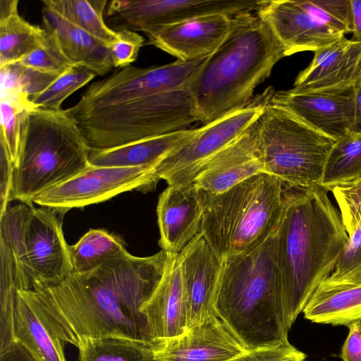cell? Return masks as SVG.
Returning a JSON list of instances; mask_svg holds the SVG:
<instances>
[{
  "mask_svg": "<svg viewBox=\"0 0 361 361\" xmlns=\"http://www.w3.org/2000/svg\"><path fill=\"white\" fill-rule=\"evenodd\" d=\"M257 125L265 173L288 188L321 186L326 161L336 140L269 102Z\"/></svg>",
  "mask_w": 361,
  "mask_h": 361,
  "instance_id": "cell-8",
  "label": "cell"
},
{
  "mask_svg": "<svg viewBox=\"0 0 361 361\" xmlns=\"http://www.w3.org/2000/svg\"><path fill=\"white\" fill-rule=\"evenodd\" d=\"M283 190L280 179L261 173L221 193L203 191L200 233L221 260L255 248L279 227Z\"/></svg>",
  "mask_w": 361,
  "mask_h": 361,
  "instance_id": "cell-6",
  "label": "cell"
},
{
  "mask_svg": "<svg viewBox=\"0 0 361 361\" xmlns=\"http://www.w3.org/2000/svg\"><path fill=\"white\" fill-rule=\"evenodd\" d=\"M152 349L153 361H228L246 351L216 315Z\"/></svg>",
  "mask_w": 361,
  "mask_h": 361,
  "instance_id": "cell-17",
  "label": "cell"
},
{
  "mask_svg": "<svg viewBox=\"0 0 361 361\" xmlns=\"http://www.w3.org/2000/svg\"><path fill=\"white\" fill-rule=\"evenodd\" d=\"M126 250L123 240L103 229H90L78 241L68 245L73 271L84 274Z\"/></svg>",
  "mask_w": 361,
  "mask_h": 361,
  "instance_id": "cell-29",
  "label": "cell"
},
{
  "mask_svg": "<svg viewBox=\"0 0 361 361\" xmlns=\"http://www.w3.org/2000/svg\"><path fill=\"white\" fill-rule=\"evenodd\" d=\"M263 0H114L106 8L109 27L142 32L197 16L224 13L234 16L257 11Z\"/></svg>",
  "mask_w": 361,
  "mask_h": 361,
  "instance_id": "cell-11",
  "label": "cell"
},
{
  "mask_svg": "<svg viewBox=\"0 0 361 361\" xmlns=\"http://www.w3.org/2000/svg\"><path fill=\"white\" fill-rule=\"evenodd\" d=\"M70 21L110 47L121 36L104 19L106 0H44Z\"/></svg>",
  "mask_w": 361,
  "mask_h": 361,
  "instance_id": "cell-31",
  "label": "cell"
},
{
  "mask_svg": "<svg viewBox=\"0 0 361 361\" xmlns=\"http://www.w3.org/2000/svg\"><path fill=\"white\" fill-rule=\"evenodd\" d=\"M33 206L20 202L8 207L0 215V264L8 267L18 290L32 289L34 285L25 247L26 229Z\"/></svg>",
  "mask_w": 361,
  "mask_h": 361,
  "instance_id": "cell-26",
  "label": "cell"
},
{
  "mask_svg": "<svg viewBox=\"0 0 361 361\" xmlns=\"http://www.w3.org/2000/svg\"><path fill=\"white\" fill-rule=\"evenodd\" d=\"M233 16L215 13L197 16L184 21L153 25L144 32L148 44L176 57L189 61L209 57L227 37Z\"/></svg>",
  "mask_w": 361,
  "mask_h": 361,
  "instance_id": "cell-14",
  "label": "cell"
},
{
  "mask_svg": "<svg viewBox=\"0 0 361 361\" xmlns=\"http://www.w3.org/2000/svg\"><path fill=\"white\" fill-rule=\"evenodd\" d=\"M360 72L361 42L343 35L314 52L309 66L296 77L293 89L308 92L346 88L355 85Z\"/></svg>",
  "mask_w": 361,
  "mask_h": 361,
  "instance_id": "cell-21",
  "label": "cell"
},
{
  "mask_svg": "<svg viewBox=\"0 0 361 361\" xmlns=\"http://www.w3.org/2000/svg\"><path fill=\"white\" fill-rule=\"evenodd\" d=\"M305 319L333 326L361 321V271L341 277L329 276L316 288L303 311Z\"/></svg>",
  "mask_w": 361,
  "mask_h": 361,
  "instance_id": "cell-23",
  "label": "cell"
},
{
  "mask_svg": "<svg viewBox=\"0 0 361 361\" xmlns=\"http://www.w3.org/2000/svg\"><path fill=\"white\" fill-rule=\"evenodd\" d=\"M63 214L45 207L32 208L25 234L28 267L34 283H56L72 271Z\"/></svg>",
  "mask_w": 361,
  "mask_h": 361,
  "instance_id": "cell-13",
  "label": "cell"
},
{
  "mask_svg": "<svg viewBox=\"0 0 361 361\" xmlns=\"http://www.w3.org/2000/svg\"><path fill=\"white\" fill-rule=\"evenodd\" d=\"M141 312L154 343L180 336L188 329V300L179 253L169 252L163 277Z\"/></svg>",
  "mask_w": 361,
  "mask_h": 361,
  "instance_id": "cell-20",
  "label": "cell"
},
{
  "mask_svg": "<svg viewBox=\"0 0 361 361\" xmlns=\"http://www.w3.org/2000/svg\"><path fill=\"white\" fill-rule=\"evenodd\" d=\"M257 121L201 165L192 182L194 185L205 192L219 194L251 176L265 173L259 147Z\"/></svg>",
  "mask_w": 361,
  "mask_h": 361,
  "instance_id": "cell-15",
  "label": "cell"
},
{
  "mask_svg": "<svg viewBox=\"0 0 361 361\" xmlns=\"http://www.w3.org/2000/svg\"><path fill=\"white\" fill-rule=\"evenodd\" d=\"M329 191L333 193L338 205L348 235L351 234L361 220V178L336 185Z\"/></svg>",
  "mask_w": 361,
  "mask_h": 361,
  "instance_id": "cell-35",
  "label": "cell"
},
{
  "mask_svg": "<svg viewBox=\"0 0 361 361\" xmlns=\"http://www.w3.org/2000/svg\"><path fill=\"white\" fill-rule=\"evenodd\" d=\"M361 178V132L349 131L335 141L327 157L321 186L331 188Z\"/></svg>",
  "mask_w": 361,
  "mask_h": 361,
  "instance_id": "cell-30",
  "label": "cell"
},
{
  "mask_svg": "<svg viewBox=\"0 0 361 361\" xmlns=\"http://www.w3.org/2000/svg\"><path fill=\"white\" fill-rule=\"evenodd\" d=\"M274 90L267 89L245 107L199 128L189 141L166 157L157 167L168 185L192 184L201 165L241 135L262 115Z\"/></svg>",
  "mask_w": 361,
  "mask_h": 361,
  "instance_id": "cell-10",
  "label": "cell"
},
{
  "mask_svg": "<svg viewBox=\"0 0 361 361\" xmlns=\"http://www.w3.org/2000/svg\"><path fill=\"white\" fill-rule=\"evenodd\" d=\"M78 348L80 361H153L152 345L116 336L87 338Z\"/></svg>",
  "mask_w": 361,
  "mask_h": 361,
  "instance_id": "cell-32",
  "label": "cell"
},
{
  "mask_svg": "<svg viewBox=\"0 0 361 361\" xmlns=\"http://www.w3.org/2000/svg\"><path fill=\"white\" fill-rule=\"evenodd\" d=\"M255 11L269 25L286 56L315 52L343 36L314 17L298 0H263Z\"/></svg>",
  "mask_w": 361,
  "mask_h": 361,
  "instance_id": "cell-16",
  "label": "cell"
},
{
  "mask_svg": "<svg viewBox=\"0 0 361 361\" xmlns=\"http://www.w3.org/2000/svg\"><path fill=\"white\" fill-rule=\"evenodd\" d=\"M355 86L356 93V116L353 131L361 132V72L360 78Z\"/></svg>",
  "mask_w": 361,
  "mask_h": 361,
  "instance_id": "cell-43",
  "label": "cell"
},
{
  "mask_svg": "<svg viewBox=\"0 0 361 361\" xmlns=\"http://www.w3.org/2000/svg\"><path fill=\"white\" fill-rule=\"evenodd\" d=\"M169 252L137 257L125 250L94 270L72 271L33 290L52 329L75 347L87 338L116 336L153 345L141 312L164 274Z\"/></svg>",
  "mask_w": 361,
  "mask_h": 361,
  "instance_id": "cell-1",
  "label": "cell"
},
{
  "mask_svg": "<svg viewBox=\"0 0 361 361\" xmlns=\"http://www.w3.org/2000/svg\"><path fill=\"white\" fill-rule=\"evenodd\" d=\"M204 192L194 184L168 185L157 207L161 250L179 253L200 231Z\"/></svg>",
  "mask_w": 361,
  "mask_h": 361,
  "instance_id": "cell-19",
  "label": "cell"
},
{
  "mask_svg": "<svg viewBox=\"0 0 361 361\" xmlns=\"http://www.w3.org/2000/svg\"><path fill=\"white\" fill-rule=\"evenodd\" d=\"M96 75L80 66L68 68L47 89L30 100L34 109L58 111L64 100L91 81Z\"/></svg>",
  "mask_w": 361,
  "mask_h": 361,
  "instance_id": "cell-33",
  "label": "cell"
},
{
  "mask_svg": "<svg viewBox=\"0 0 361 361\" xmlns=\"http://www.w3.org/2000/svg\"><path fill=\"white\" fill-rule=\"evenodd\" d=\"M90 151L66 109L30 110L20 161L13 172V200L33 205L37 195L89 166Z\"/></svg>",
  "mask_w": 361,
  "mask_h": 361,
  "instance_id": "cell-7",
  "label": "cell"
},
{
  "mask_svg": "<svg viewBox=\"0 0 361 361\" xmlns=\"http://www.w3.org/2000/svg\"><path fill=\"white\" fill-rule=\"evenodd\" d=\"M276 232L255 248L222 259L214 313L246 351L288 341Z\"/></svg>",
  "mask_w": 361,
  "mask_h": 361,
  "instance_id": "cell-5",
  "label": "cell"
},
{
  "mask_svg": "<svg viewBox=\"0 0 361 361\" xmlns=\"http://www.w3.org/2000/svg\"><path fill=\"white\" fill-rule=\"evenodd\" d=\"M29 102L13 94L1 95V176L13 178L25 141Z\"/></svg>",
  "mask_w": 361,
  "mask_h": 361,
  "instance_id": "cell-28",
  "label": "cell"
},
{
  "mask_svg": "<svg viewBox=\"0 0 361 361\" xmlns=\"http://www.w3.org/2000/svg\"><path fill=\"white\" fill-rule=\"evenodd\" d=\"M16 341L39 361H66L63 341L52 329L33 289L17 290L13 312Z\"/></svg>",
  "mask_w": 361,
  "mask_h": 361,
  "instance_id": "cell-24",
  "label": "cell"
},
{
  "mask_svg": "<svg viewBox=\"0 0 361 361\" xmlns=\"http://www.w3.org/2000/svg\"><path fill=\"white\" fill-rule=\"evenodd\" d=\"M188 300V329L215 315L214 304L222 260L199 233L180 252Z\"/></svg>",
  "mask_w": 361,
  "mask_h": 361,
  "instance_id": "cell-18",
  "label": "cell"
},
{
  "mask_svg": "<svg viewBox=\"0 0 361 361\" xmlns=\"http://www.w3.org/2000/svg\"><path fill=\"white\" fill-rule=\"evenodd\" d=\"M348 335L342 346L343 361H361V321L350 324Z\"/></svg>",
  "mask_w": 361,
  "mask_h": 361,
  "instance_id": "cell-40",
  "label": "cell"
},
{
  "mask_svg": "<svg viewBox=\"0 0 361 361\" xmlns=\"http://www.w3.org/2000/svg\"><path fill=\"white\" fill-rule=\"evenodd\" d=\"M121 37L110 45L111 59L114 68L119 69L130 66L136 61L145 39L136 32L121 30Z\"/></svg>",
  "mask_w": 361,
  "mask_h": 361,
  "instance_id": "cell-38",
  "label": "cell"
},
{
  "mask_svg": "<svg viewBox=\"0 0 361 361\" xmlns=\"http://www.w3.org/2000/svg\"><path fill=\"white\" fill-rule=\"evenodd\" d=\"M66 111L89 147L99 150L186 130L198 121L189 85L149 94L107 76L92 83L78 102Z\"/></svg>",
  "mask_w": 361,
  "mask_h": 361,
  "instance_id": "cell-3",
  "label": "cell"
},
{
  "mask_svg": "<svg viewBox=\"0 0 361 361\" xmlns=\"http://www.w3.org/2000/svg\"><path fill=\"white\" fill-rule=\"evenodd\" d=\"M44 29L72 66L104 75L114 67L110 47L85 32L42 1Z\"/></svg>",
  "mask_w": 361,
  "mask_h": 361,
  "instance_id": "cell-22",
  "label": "cell"
},
{
  "mask_svg": "<svg viewBox=\"0 0 361 361\" xmlns=\"http://www.w3.org/2000/svg\"><path fill=\"white\" fill-rule=\"evenodd\" d=\"M306 355L286 341L271 348L245 351L228 361H305Z\"/></svg>",
  "mask_w": 361,
  "mask_h": 361,
  "instance_id": "cell-39",
  "label": "cell"
},
{
  "mask_svg": "<svg viewBox=\"0 0 361 361\" xmlns=\"http://www.w3.org/2000/svg\"><path fill=\"white\" fill-rule=\"evenodd\" d=\"M285 56L283 45L256 11L233 16L227 37L189 85L198 121L205 125L245 107Z\"/></svg>",
  "mask_w": 361,
  "mask_h": 361,
  "instance_id": "cell-4",
  "label": "cell"
},
{
  "mask_svg": "<svg viewBox=\"0 0 361 361\" xmlns=\"http://www.w3.org/2000/svg\"><path fill=\"white\" fill-rule=\"evenodd\" d=\"M0 361H39L33 353L18 341L0 349Z\"/></svg>",
  "mask_w": 361,
  "mask_h": 361,
  "instance_id": "cell-41",
  "label": "cell"
},
{
  "mask_svg": "<svg viewBox=\"0 0 361 361\" xmlns=\"http://www.w3.org/2000/svg\"><path fill=\"white\" fill-rule=\"evenodd\" d=\"M355 85L308 92L292 88L274 92L269 103L286 109L305 124L336 140L355 126Z\"/></svg>",
  "mask_w": 361,
  "mask_h": 361,
  "instance_id": "cell-12",
  "label": "cell"
},
{
  "mask_svg": "<svg viewBox=\"0 0 361 361\" xmlns=\"http://www.w3.org/2000/svg\"><path fill=\"white\" fill-rule=\"evenodd\" d=\"M306 11L331 29L345 35L353 31L350 0H298Z\"/></svg>",
  "mask_w": 361,
  "mask_h": 361,
  "instance_id": "cell-34",
  "label": "cell"
},
{
  "mask_svg": "<svg viewBox=\"0 0 361 361\" xmlns=\"http://www.w3.org/2000/svg\"><path fill=\"white\" fill-rule=\"evenodd\" d=\"M360 271L361 220L353 232L348 235L347 242L342 250L336 266L331 276L341 277Z\"/></svg>",
  "mask_w": 361,
  "mask_h": 361,
  "instance_id": "cell-37",
  "label": "cell"
},
{
  "mask_svg": "<svg viewBox=\"0 0 361 361\" xmlns=\"http://www.w3.org/2000/svg\"><path fill=\"white\" fill-rule=\"evenodd\" d=\"M18 0H0V67L15 63L42 47L48 35L18 13Z\"/></svg>",
  "mask_w": 361,
  "mask_h": 361,
  "instance_id": "cell-27",
  "label": "cell"
},
{
  "mask_svg": "<svg viewBox=\"0 0 361 361\" xmlns=\"http://www.w3.org/2000/svg\"><path fill=\"white\" fill-rule=\"evenodd\" d=\"M16 63L27 68L59 75L72 67L49 35L42 47Z\"/></svg>",
  "mask_w": 361,
  "mask_h": 361,
  "instance_id": "cell-36",
  "label": "cell"
},
{
  "mask_svg": "<svg viewBox=\"0 0 361 361\" xmlns=\"http://www.w3.org/2000/svg\"><path fill=\"white\" fill-rule=\"evenodd\" d=\"M353 19L352 40L361 42V0H350Z\"/></svg>",
  "mask_w": 361,
  "mask_h": 361,
  "instance_id": "cell-42",
  "label": "cell"
},
{
  "mask_svg": "<svg viewBox=\"0 0 361 361\" xmlns=\"http://www.w3.org/2000/svg\"><path fill=\"white\" fill-rule=\"evenodd\" d=\"M158 166H104L86 169L37 195L33 204L61 214L108 200L121 193L154 190L161 180Z\"/></svg>",
  "mask_w": 361,
  "mask_h": 361,
  "instance_id": "cell-9",
  "label": "cell"
},
{
  "mask_svg": "<svg viewBox=\"0 0 361 361\" xmlns=\"http://www.w3.org/2000/svg\"><path fill=\"white\" fill-rule=\"evenodd\" d=\"M348 238L325 188L285 186L276 238L288 331L318 285L334 271Z\"/></svg>",
  "mask_w": 361,
  "mask_h": 361,
  "instance_id": "cell-2",
  "label": "cell"
},
{
  "mask_svg": "<svg viewBox=\"0 0 361 361\" xmlns=\"http://www.w3.org/2000/svg\"><path fill=\"white\" fill-rule=\"evenodd\" d=\"M199 128L145 138L107 149H91L89 161L92 165L104 166H158L166 157L192 138Z\"/></svg>",
  "mask_w": 361,
  "mask_h": 361,
  "instance_id": "cell-25",
  "label": "cell"
}]
</instances>
